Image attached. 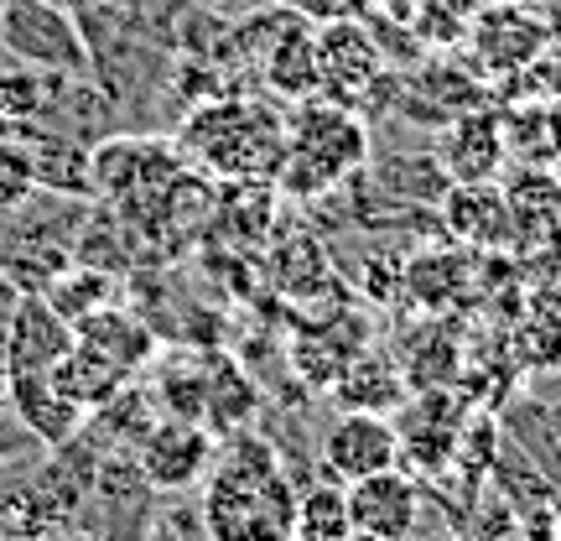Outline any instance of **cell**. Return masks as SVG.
<instances>
[{
    "instance_id": "obj_1",
    "label": "cell",
    "mask_w": 561,
    "mask_h": 541,
    "mask_svg": "<svg viewBox=\"0 0 561 541\" xmlns=\"http://www.w3.org/2000/svg\"><path fill=\"white\" fill-rule=\"evenodd\" d=\"M297 489L255 442H234L203 489V526L214 537H291Z\"/></svg>"
},
{
    "instance_id": "obj_2",
    "label": "cell",
    "mask_w": 561,
    "mask_h": 541,
    "mask_svg": "<svg viewBox=\"0 0 561 541\" xmlns=\"http://www.w3.org/2000/svg\"><path fill=\"white\" fill-rule=\"evenodd\" d=\"M182 146L219 178H271L286 157V121L255 100H219L187 121Z\"/></svg>"
},
{
    "instance_id": "obj_3",
    "label": "cell",
    "mask_w": 561,
    "mask_h": 541,
    "mask_svg": "<svg viewBox=\"0 0 561 541\" xmlns=\"http://www.w3.org/2000/svg\"><path fill=\"white\" fill-rule=\"evenodd\" d=\"M364 157H369L364 121L348 115L343 100H297L276 178L286 182V193L312 199V193H328L333 182H343L354 167H364Z\"/></svg>"
},
{
    "instance_id": "obj_4",
    "label": "cell",
    "mask_w": 561,
    "mask_h": 541,
    "mask_svg": "<svg viewBox=\"0 0 561 541\" xmlns=\"http://www.w3.org/2000/svg\"><path fill=\"white\" fill-rule=\"evenodd\" d=\"M0 53L26 68H42V74H62V79L89 74V47H83L79 21L58 0H5L0 5Z\"/></svg>"
},
{
    "instance_id": "obj_5",
    "label": "cell",
    "mask_w": 561,
    "mask_h": 541,
    "mask_svg": "<svg viewBox=\"0 0 561 541\" xmlns=\"http://www.w3.org/2000/svg\"><path fill=\"white\" fill-rule=\"evenodd\" d=\"M401 463V432L385 412H343L328 432H322V469L328 480L354 484L364 474H380Z\"/></svg>"
},
{
    "instance_id": "obj_6",
    "label": "cell",
    "mask_w": 561,
    "mask_h": 541,
    "mask_svg": "<svg viewBox=\"0 0 561 541\" xmlns=\"http://www.w3.org/2000/svg\"><path fill=\"white\" fill-rule=\"evenodd\" d=\"M312 53H318V89H328L333 100H354L369 94L385 74L380 42L364 32L354 16H328L312 32Z\"/></svg>"
},
{
    "instance_id": "obj_7",
    "label": "cell",
    "mask_w": 561,
    "mask_h": 541,
    "mask_svg": "<svg viewBox=\"0 0 561 541\" xmlns=\"http://www.w3.org/2000/svg\"><path fill=\"white\" fill-rule=\"evenodd\" d=\"M136 459L151 489H187L214 469V432L193 417H167L146 427Z\"/></svg>"
},
{
    "instance_id": "obj_8",
    "label": "cell",
    "mask_w": 561,
    "mask_h": 541,
    "mask_svg": "<svg viewBox=\"0 0 561 541\" xmlns=\"http://www.w3.org/2000/svg\"><path fill=\"white\" fill-rule=\"evenodd\" d=\"M348 489V516H354V537L369 541H401L416 531V510H421V489L411 474L380 469V474H364V480L343 484Z\"/></svg>"
},
{
    "instance_id": "obj_9",
    "label": "cell",
    "mask_w": 561,
    "mask_h": 541,
    "mask_svg": "<svg viewBox=\"0 0 561 541\" xmlns=\"http://www.w3.org/2000/svg\"><path fill=\"white\" fill-rule=\"evenodd\" d=\"M551 47V32H546L541 11H520V5H494L483 11L479 26H473V53H479V68L489 79H504L525 68L530 58H541Z\"/></svg>"
},
{
    "instance_id": "obj_10",
    "label": "cell",
    "mask_w": 561,
    "mask_h": 541,
    "mask_svg": "<svg viewBox=\"0 0 561 541\" xmlns=\"http://www.w3.org/2000/svg\"><path fill=\"white\" fill-rule=\"evenodd\" d=\"M73 349V323L62 318L42 292H26L5 323V370H53Z\"/></svg>"
},
{
    "instance_id": "obj_11",
    "label": "cell",
    "mask_w": 561,
    "mask_h": 541,
    "mask_svg": "<svg viewBox=\"0 0 561 541\" xmlns=\"http://www.w3.org/2000/svg\"><path fill=\"white\" fill-rule=\"evenodd\" d=\"M11 417L37 442L62 448V442H73V432L83 427L89 406L73 402V396L53 381V370H16V375H11Z\"/></svg>"
},
{
    "instance_id": "obj_12",
    "label": "cell",
    "mask_w": 561,
    "mask_h": 541,
    "mask_svg": "<svg viewBox=\"0 0 561 541\" xmlns=\"http://www.w3.org/2000/svg\"><path fill=\"white\" fill-rule=\"evenodd\" d=\"M442 172L453 182H494L500 178L504 157H510V140H504V121L489 110H468L442 131L437 140Z\"/></svg>"
},
{
    "instance_id": "obj_13",
    "label": "cell",
    "mask_w": 561,
    "mask_h": 541,
    "mask_svg": "<svg viewBox=\"0 0 561 541\" xmlns=\"http://www.w3.org/2000/svg\"><path fill=\"white\" fill-rule=\"evenodd\" d=\"M442 219L473 250H494L515 235L510 224V199H504L494 182H453V193L442 199Z\"/></svg>"
},
{
    "instance_id": "obj_14",
    "label": "cell",
    "mask_w": 561,
    "mask_h": 541,
    "mask_svg": "<svg viewBox=\"0 0 561 541\" xmlns=\"http://www.w3.org/2000/svg\"><path fill=\"white\" fill-rule=\"evenodd\" d=\"M73 343H83L89 354H100L104 364H115L125 381H130L140 364L151 360V334H146V328H140L130 313H121L115 302L73 323Z\"/></svg>"
},
{
    "instance_id": "obj_15",
    "label": "cell",
    "mask_w": 561,
    "mask_h": 541,
    "mask_svg": "<svg viewBox=\"0 0 561 541\" xmlns=\"http://www.w3.org/2000/svg\"><path fill=\"white\" fill-rule=\"evenodd\" d=\"M261 74H265V83H271L276 94H286V100H312V94H318V53H312V26H307L301 16L286 21V32L265 47Z\"/></svg>"
},
{
    "instance_id": "obj_16",
    "label": "cell",
    "mask_w": 561,
    "mask_h": 541,
    "mask_svg": "<svg viewBox=\"0 0 561 541\" xmlns=\"http://www.w3.org/2000/svg\"><path fill=\"white\" fill-rule=\"evenodd\" d=\"M333 391H339L343 412H385V417H390V412L405 402L401 370L385 360V354H354V360L339 370Z\"/></svg>"
},
{
    "instance_id": "obj_17",
    "label": "cell",
    "mask_w": 561,
    "mask_h": 541,
    "mask_svg": "<svg viewBox=\"0 0 561 541\" xmlns=\"http://www.w3.org/2000/svg\"><path fill=\"white\" fill-rule=\"evenodd\" d=\"M291 537H301V541H343V537H354L348 489H343L339 480L301 489V495H297V521H291Z\"/></svg>"
},
{
    "instance_id": "obj_18",
    "label": "cell",
    "mask_w": 561,
    "mask_h": 541,
    "mask_svg": "<svg viewBox=\"0 0 561 541\" xmlns=\"http://www.w3.org/2000/svg\"><path fill=\"white\" fill-rule=\"evenodd\" d=\"M42 297L53 302L68 323H79V318H89V313H100V307L115 302V281L100 277V271H62V277H53L42 286Z\"/></svg>"
},
{
    "instance_id": "obj_19",
    "label": "cell",
    "mask_w": 561,
    "mask_h": 541,
    "mask_svg": "<svg viewBox=\"0 0 561 541\" xmlns=\"http://www.w3.org/2000/svg\"><path fill=\"white\" fill-rule=\"evenodd\" d=\"M250 412H255L250 381H244L234 364H214L208 370V406H203V417L214 421V427H240Z\"/></svg>"
},
{
    "instance_id": "obj_20",
    "label": "cell",
    "mask_w": 561,
    "mask_h": 541,
    "mask_svg": "<svg viewBox=\"0 0 561 541\" xmlns=\"http://www.w3.org/2000/svg\"><path fill=\"white\" fill-rule=\"evenodd\" d=\"M58 74H42V68H0V121H37L42 104H47V83Z\"/></svg>"
},
{
    "instance_id": "obj_21",
    "label": "cell",
    "mask_w": 561,
    "mask_h": 541,
    "mask_svg": "<svg viewBox=\"0 0 561 541\" xmlns=\"http://www.w3.org/2000/svg\"><path fill=\"white\" fill-rule=\"evenodd\" d=\"M42 188L37 178V151H26L16 140H0V214L26 208V199Z\"/></svg>"
},
{
    "instance_id": "obj_22",
    "label": "cell",
    "mask_w": 561,
    "mask_h": 541,
    "mask_svg": "<svg viewBox=\"0 0 561 541\" xmlns=\"http://www.w3.org/2000/svg\"><path fill=\"white\" fill-rule=\"evenodd\" d=\"M541 151L551 161H561V94L541 104Z\"/></svg>"
},
{
    "instance_id": "obj_23",
    "label": "cell",
    "mask_w": 561,
    "mask_h": 541,
    "mask_svg": "<svg viewBox=\"0 0 561 541\" xmlns=\"http://www.w3.org/2000/svg\"><path fill=\"white\" fill-rule=\"evenodd\" d=\"M541 21H546V32H551V47H561V0H551V5H546Z\"/></svg>"
},
{
    "instance_id": "obj_24",
    "label": "cell",
    "mask_w": 561,
    "mask_h": 541,
    "mask_svg": "<svg viewBox=\"0 0 561 541\" xmlns=\"http://www.w3.org/2000/svg\"><path fill=\"white\" fill-rule=\"evenodd\" d=\"M11 412V370H0V421Z\"/></svg>"
},
{
    "instance_id": "obj_25",
    "label": "cell",
    "mask_w": 561,
    "mask_h": 541,
    "mask_svg": "<svg viewBox=\"0 0 561 541\" xmlns=\"http://www.w3.org/2000/svg\"><path fill=\"white\" fill-rule=\"evenodd\" d=\"M557 182H561V172H557Z\"/></svg>"
}]
</instances>
